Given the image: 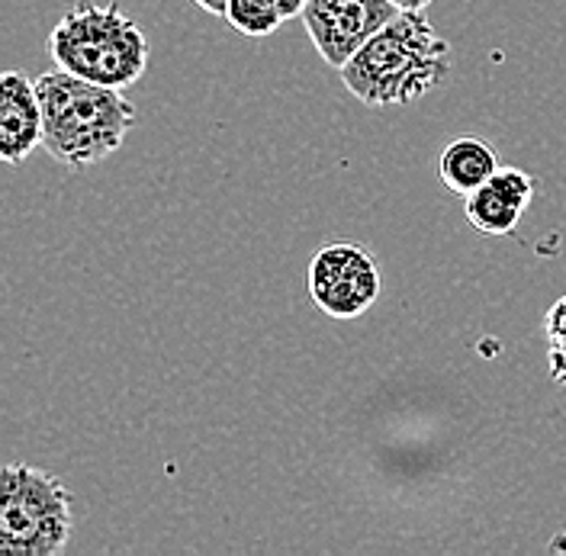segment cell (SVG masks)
Returning a JSON list of instances; mask_svg holds the SVG:
<instances>
[{
    "label": "cell",
    "mask_w": 566,
    "mask_h": 556,
    "mask_svg": "<svg viewBox=\"0 0 566 556\" xmlns=\"http://www.w3.org/2000/svg\"><path fill=\"white\" fill-rule=\"evenodd\" d=\"M338 74L360 104H419L448 81L451 45L431 30L424 10H402Z\"/></svg>",
    "instance_id": "1"
},
{
    "label": "cell",
    "mask_w": 566,
    "mask_h": 556,
    "mask_svg": "<svg viewBox=\"0 0 566 556\" xmlns=\"http://www.w3.org/2000/svg\"><path fill=\"white\" fill-rule=\"evenodd\" d=\"M35 91L42 104V148L71 171H84L119 151L139 116L123 91L62 69L45 71Z\"/></svg>",
    "instance_id": "2"
},
{
    "label": "cell",
    "mask_w": 566,
    "mask_h": 556,
    "mask_svg": "<svg viewBox=\"0 0 566 556\" xmlns=\"http://www.w3.org/2000/svg\"><path fill=\"white\" fill-rule=\"evenodd\" d=\"M52 62L84 81L126 91L148 69V35L119 3L81 0L45 39Z\"/></svg>",
    "instance_id": "3"
},
{
    "label": "cell",
    "mask_w": 566,
    "mask_h": 556,
    "mask_svg": "<svg viewBox=\"0 0 566 556\" xmlns=\"http://www.w3.org/2000/svg\"><path fill=\"white\" fill-rule=\"evenodd\" d=\"M0 554L59 556L71 541V492L45 470L7 463L0 473Z\"/></svg>",
    "instance_id": "4"
},
{
    "label": "cell",
    "mask_w": 566,
    "mask_h": 556,
    "mask_svg": "<svg viewBox=\"0 0 566 556\" xmlns=\"http://www.w3.org/2000/svg\"><path fill=\"white\" fill-rule=\"evenodd\" d=\"M310 300L328 318H357L380 296V264L360 242H328L310 261Z\"/></svg>",
    "instance_id": "5"
},
{
    "label": "cell",
    "mask_w": 566,
    "mask_h": 556,
    "mask_svg": "<svg viewBox=\"0 0 566 556\" xmlns=\"http://www.w3.org/2000/svg\"><path fill=\"white\" fill-rule=\"evenodd\" d=\"M402 13L396 0H310L303 27L328 69L342 71L360 45Z\"/></svg>",
    "instance_id": "6"
},
{
    "label": "cell",
    "mask_w": 566,
    "mask_h": 556,
    "mask_svg": "<svg viewBox=\"0 0 566 556\" xmlns=\"http://www.w3.org/2000/svg\"><path fill=\"white\" fill-rule=\"evenodd\" d=\"M531 200H534V177L522 168H499L480 190H473L463 200L467 222L483 235H509L518 229Z\"/></svg>",
    "instance_id": "7"
},
{
    "label": "cell",
    "mask_w": 566,
    "mask_h": 556,
    "mask_svg": "<svg viewBox=\"0 0 566 556\" xmlns=\"http://www.w3.org/2000/svg\"><path fill=\"white\" fill-rule=\"evenodd\" d=\"M42 145L39 91L23 71L10 69L0 77V158L20 165Z\"/></svg>",
    "instance_id": "8"
},
{
    "label": "cell",
    "mask_w": 566,
    "mask_h": 556,
    "mask_svg": "<svg viewBox=\"0 0 566 556\" xmlns=\"http://www.w3.org/2000/svg\"><path fill=\"white\" fill-rule=\"evenodd\" d=\"M499 171V158L490 141L473 139H454L438 158V177L444 180L448 190H454L458 197H470L473 190H480L490 177Z\"/></svg>",
    "instance_id": "9"
},
{
    "label": "cell",
    "mask_w": 566,
    "mask_h": 556,
    "mask_svg": "<svg viewBox=\"0 0 566 556\" xmlns=\"http://www.w3.org/2000/svg\"><path fill=\"white\" fill-rule=\"evenodd\" d=\"M232 30L251 39L274 35L286 23L281 3L277 0H229V10L222 17Z\"/></svg>",
    "instance_id": "10"
},
{
    "label": "cell",
    "mask_w": 566,
    "mask_h": 556,
    "mask_svg": "<svg viewBox=\"0 0 566 556\" xmlns=\"http://www.w3.org/2000/svg\"><path fill=\"white\" fill-rule=\"evenodd\" d=\"M544 335L551 348H566V296H560L544 315Z\"/></svg>",
    "instance_id": "11"
},
{
    "label": "cell",
    "mask_w": 566,
    "mask_h": 556,
    "mask_svg": "<svg viewBox=\"0 0 566 556\" xmlns=\"http://www.w3.org/2000/svg\"><path fill=\"white\" fill-rule=\"evenodd\" d=\"M551 374L560 386H566V348H551Z\"/></svg>",
    "instance_id": "12"
},
{
    "label": "cell",
    "mask_w": 566,
    "mask_h": 556,
    "mask_svg": "<svg viewBox=\"0 0 566 556\" xmlns=\"http://www.w3.org/2000/svg\"><path fill=\"white\" fill-rule=\"evenodd\" d=\"M277 3H281L283 17H286V20H293V17H303V10H306V3H310V0H277Z\"/></svg>",
    "instance_id": "13"
},
{
    "label": "cell",
    "mask_w": 566,
    "mask_h": 556,
    "mask_svg": "<svg viewBox=\"0 0 566 556\" xmlns=\"http://www.w3.org/2000/svg\"><path fill=\"white\" fill-rule=\"evenodd\" d=\"M193 3L212 17H226V10H229V0H193Z\"/></svg>",
    "instance_id": "14"
},
{
    "label": "cell",
    "mask_w": 566,
    "mask_h": 556,
    "mask_svg": "<svg viewBox=\"0 0 566 556\" xmlns=\"http://www.w3.org/2000/svg\"><path fill=\"white\" fill-rule=\"evenodd\" d=\"M396 3H399L402 10H424L431 0H396Z\"/></svg>",
    "instance_id": "15"
}]
</instances>
